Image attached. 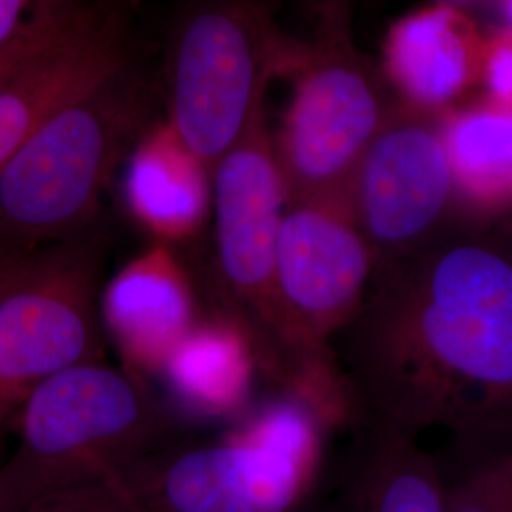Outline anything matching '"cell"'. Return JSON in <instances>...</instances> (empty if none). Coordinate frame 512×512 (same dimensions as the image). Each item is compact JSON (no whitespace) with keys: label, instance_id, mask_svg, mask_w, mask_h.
<instances>
[{"label":"cell","instance_id":"3","mask_svg":"<svg viewBox=\"0 0 512 512\" xmlns=\"http://www.w3.org/2000/svg\"><path fill=\"white\" fill-rule=\"evenodd\" d=\"M147 112L128 67L55 110L0 169V256L82 236Z\"/></svg>","mask_w":512,"mask_h":512},{"label":"cell","instance_id":"11","mask_svg":"<svg viewBox=\"0 0 512 512\" xmlns=\"http://www.w3.org/2000/svg\"><path fill=\"white\" fill-rule=\"evenodd\" d=\"M486 33L442 0L393 21L382 44V74L401 105L444 116L482 80Z\"/></svg>","mask_w":512,"mask_h":512},{"label":"cell","instance_id":"4","mask_svg":"<svg viewBox=\"0 0 512 512\" xmlns=\"http://www.w3.org/2000/svg\"><path fill=\"white\" fill-rule=\"evenodd\" d=\"M18 444L0 465V512H27L148 454L158 410L129 372L105 363L46 378L18 410Z\"/></svg>","mask_w":512,"mask_h":512},{"label":"cell","instance_id":"23","mask_svg":"<svg viewBox=\"0 0 512 512\" xmlns=\"http://www.w3.org/2000/svg\"><path fill=\"white\" fill-rule=\"evenodd\" d=\"M448 2H467V0H448Z\"/></svg>","mask_w":512,"mask_h":512},{"label":"cell","instance_id":"10","mask_svg":"<svg viewBox=\"0 0 512 512\" xmlns=\"http://www.w3.org/2000/svg\"><path fill=\"white\" fill-rule=\"evenodd\" d=\"M287 207L289 196L262 101L238 143L213 167L211 213L220 275L266 332L274 361L281 338L275 255Z\"/></svg>","mask_w":512,"mask_h":512},{"label":"cell","instance_id":"1","mask_svg":"<svg viewBox=\"0 0 512 512\" xmlns=\"http://www.w3.org/2000/svg\"><path fill=\"white\" fill-rule=\"evenodd\" d=\"M344 336L368 427L446 431L465 458L512 444V241L446 234L380 268Z\"/></svg>","mask_w":512,"mask_h":512},{"label":"cell","instance_id":"19","mask_svg":"<svg viewBox=\"0 0 512 512\" xmlns=\"http://www.w3.org/2000/svg\"><path fill=\"white\" fill-rule=\"evenodd\" d=\"M90 19L92 16L67 6L48 18L40 19L12 42L0 46V86L33 65L40 57L54 52L76 37Z\"/></svg>","mask_w":512,"mask_h":512},{"label":"cell","instance_id":"20","mask_svg":"<svg viewBox=\"0 0 512 512\" xmlns=\"http://www.w3.org/2000/svg\"><path fill=\"white\" fill-rule=\"evenodd\" d=\"M482 88L488 103L512 110V25L486 33Z\"/></svg>","mask_w":512,"mask_h":512},{"label":"cell","instance_id":"9","mask_svg":"<svg viewBox=\"0 0 512 512\" xmlns=\"http://www.w3.org/2000/svg\"><path fill=\"white\" fill-rule=\"evenodd\" d=\"M440 118L393 107L351 175L349 205L378 270L450 234L458 215Z\"/></svg>","mask_w":512,"mask_h":512},{"label":"cell","instance_id":"25","mask_svg":"<svg viewBox=\"0 0 512 512\" xmlns=\"http://www.w3.org/2000/svg\"><path fill=\"white\" fill-rule=\"evenodd\" d=\"M126 2H131V0H126Z\"/></svg>","mask_w":512,"mask_h":512},{"label":"cell","instance_id":"18","mask_svg":"<svg viewBox=\"0 0 512 512\" xmlns=\"http://www.w3.org/2000/svg\"><path fill=\"white\" fill-rule=\"evenodd\" d=\"M446 512H512V444L467 458L448 482Z\"/></svg>","mask_w":512,"mask_h":512},{"label":"cell","instance_id":"17","mask_svg":"<svg viewBox=\"0 0 512 512\" xmlns=\"http://www.w3.org/2000/svg\"><path fill=\"white\" fill-rule=\"evenodd\" d=\"M448 482L418 439L368 427L336 512H446Z\"/></svg>","mask_w":512,"mask_h":512},{"label":"cell","instance_id":"5","mask_svg":"<svg viewBox=\"0 0 512 512\" xmlns=\"http://www.w3.org/2000/svg\"><path fill=\"white\" fill-rule=\"evenodd\" d=\"M289 76L293 93L274 135L289 203L344 194L393 110L384 74L353 44L346 0H321L315 37L300 42Z\"/></svg>","mask_w":512,"mask_h":512},{"label":"cell","instance_id":"15","mask_svg":"<svg viewBox=\"0 0 512 512\" xmlns=\"http://www.w3.org/2000/svg\"><path fill=\"white\" fill-rule=\"evenodd\" d=\"M253 338L228 317L198 321L169 355L162 376L177 403L205 418L243 410L255 382Z\"/></svg>","mask_w":512,"mask_h":512},{"label":"cell","instance_id":"14","mask_svg":"<svg viewBox=\"0 0 512 512\" xmlns=\"http://www.w3.org/2000/svg\"><path fill=\"white\" fill-rule=\"evenodd\" d=\"M128 67L120 31L112 21L88 25L0 86V169L55 110Z\"/></svg>","mask_w":512,"mask_h":512},{"label":"cell","instance_id":"8","mask_svg":"<svg viewBox=\"0 0 512 512\" xmlns=\"http://www.w3.org/2000/svg\"><path fill=\"white\" fill-rule=\"evenodd\" d=\"M378 270L348 192L289 203L275 255L277 368L293 391L332 372L327 344L363 308Z\"/></svg>","mask_w":512,"mask_h":512},{"label":"cell","instance_id":"6","mask_svg":"<svg viewBox=\"0 0 512 512\" xmlns=\"http://www.w3.org/2000/svg\"><path fill=\"white\" fill-rule=\"evenodd\" d=\"M300 42L283 37L255 0H209L181 21L167 67V122L213 171L296 65Z\"/></svg>","mask_w":512,"mask_h":512},{"label":"cell","instance_id":"12","mask_svg":"<svg viewBox=\"0 0 512 512\" xmlns=\"http://www.w3.org/2000/svg\"><path fill=\"white\" fill-rule=\"evenodd\" d=\"M101 323L131 374H158L198 323L183 264L164 243L135 256L107 283Z\"/></svg>","mask_w":512,"mask_h":512},{"label":"cell","instance_id":"22","mask_svg":"<svg viewBox=\"0 0 512 512\" xmlns=\"http://www.w3.org/2000/svg\"><path fill=\"white\" fill-rule=\"evenodd\" d=\"M497 6L507 19V25H512V0H497Z\"/></svg>","mask_w":512,"mask_h":512},{"label":"cell","instance_id":"13","mask_svg":"<svg viewBox=\"0 0 512 512\" xmlns=\"http://www.w3.org/2000/svg\"><path fill=\"white\" fill-rule=\"evenodd\" d=\"M122 192L131 219L171 247L194 238L211 215L213 171L160 120L129 150Z\"/></svg>","mask_w":512,"mask_h":512},{"label":"cell","instance_id":"16","mask_svg":"<svg viewBox=\"0 0 512 512\" xmlns=\"http://www.w3.org/2000/svg\"><path fill=\"white\" fill-rule=\"evenodd\" d=\"M458 215L476 224H512V110L484 101L440 118Z\"/></svg>","mask_w":512,"mask_h":512},{"label":"cell","instance_id":"24","mask_svg":"<svg viewBox=\"0 0 512 512\" xmlns=\"http://www.w3.org/2000/svg\"><path fill=\"white\" fill-rule=\"evenodd\" d=\"M2 421H4V418H2V416H0V423H2Z\"/></svg>","mask_w":512,"mask_h":512},{"label":"cell","instance_id":"21","mask_svg":"<svg viewBox=\"0 0 512 512\" xmlns=\"http://www.w3.org/2000/svg\"><path fill=\"white\" fill-rule=\"evenodd\" d=\"M63 8H67L63 0H0V46Z\"/></svg>","mask_w":512,"mask_h":512},{"label":"cell","instance_id":"7","mask_svg":"<svg viewBox=\"0 0 512 512\" xmlns=\"http://www.w3.org/2000/svg\"><path fill=\"white\" fill-rule=\"evenodd\" d=\"M99 249L76 236L0 256V416L46 378L103 363Z\"/></svg>","mask_w":512,"mask_h":512},{"label":"cell","instance_id":"2","mask_svg":"<svg viewBox=\"0 0 512 512\" xmlns=\"http://www.w3.org/2000/svg\"><path fill=\"white\" fill-rule=\"evenodd\" d=\"M323 427L306 404L287 397L219 442L147 454L27 512H293L319 475Z\"/></svg>","mask_w":512,"mask_h":512}]
</instances>
